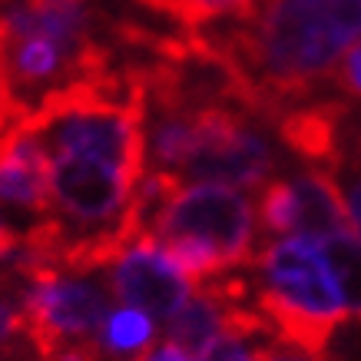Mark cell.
<instances>
[{"label": "cell", "instance_id": "6da1fadb", "mask_svg": "<svg viewBox=\"0 0 361 361\" xmlns=\"http://www.w3.org/2000/svg\"><path fill=\"white\" fill-rule=\"evenodd\" d=\"M361 40V0H262L219 47L252 113L305 103Z\"/></svg>", "mask_w": 361, "mask_h": 361}, {"label": "cell", "instance_id": "7a4b0ae2", "mask_svg": "<svg viewBox=\"0 0 361 361\" xmlns=\"http://www.w3.org/2000/svg\"><path fill=\"white\" fill-rule=\"evenodd\" d=\"M252 305L279 338L305 351H329L351 315L322 242L305 235H282L255 252Z\"/></svg>", "mask_w": 361, "mask_h": 361}, {"label": "cell", "instance_id": "3957f363", "mask_svg": "<svg viewBox=\"0 0 361 361\" xmlns=\"http://www.w3.org/2000/svg\"><path fill=\"white\" fill-rule=\"evenodd\" d=\"M255 209L242 189L179 183L159 202L146 232L196 285L245 269L255 259Z\"/></svg>", "mask_w": 361, "mask_h": 361}, {"label": "cell", "instance_id": "277c9868", "mask_svg": "<svg viewBox=\"0 0 361 361\" xmlns=\"http://www.w3.org/2000/svg\"><path fill=\"white\" fill-rule=\"evenodd\" d=\"M279 156L272 142L252 126L249 110L235 99L192 106V146L179 183H219L232 189L265 186Z\"/></svg>", "mask_w": 361, "mask_h": 361}, {"label": "cell", "instance_id": "5b68a950", "mask_svg": "<svg viewBox=\"0 0 361 361\" xmlns=\"http://www.w3.org/2000/svg\"><path fill=\"white\" fill-rule=\"evenodd\" d=\"M23 292V331L30 335L40 358L63 345L97 341L110 315V292L83 272L37 269Z\"/></svg>", "mask_w": 361, "mask_h": 361}, {"label": "cell", "instance_id": "8992f818", "mask_svg": "<svg viewBox=\"0 0 361 361\" xmlns=\"http://www.w3.org/2000/svg\"><path fill=\"white\" fill-rule=\"evenodd\" d=\"M110 295L156 322H169L196 295V282L149 232H140L110 259Z\"/></svg>", "mask_w": 361, "mask_h": 361}, {"label": "cell", "instance_id": "52a82bcc", "mask_svg": "<svg viewBox=\"0 0 361 361\" xmlns=\"http://www.w3.org/2000/svg\"><path fill=\"white\" fill-rule=\"evenodd\" d=\"M0 206L50 216V149L27 120L0 142Z\"/></svg>", "mask_w": 361, "mask_h": 361}, {"label": "cell", "instance_id": "ba28073f", "mask_svg": "<svg viewBox=\"0 0 361 361\" xmlns=\"http://www.w3.org/2000/svg\"><path fill=\"white\" fill-rule=\"evenodd\" d=\"M348 110L341 103H298L275 116L282 142L302 159L315 163L318 169H331L341 149V130H345Z\"/></svg>", "mask_w": 361, "mask_h": 361}, {"label": "cell", "instance_id": "9c48e42d", "mask_svg": "<svg viewBox=\"0 0 361 361\" xmlns=\"http://www.w3.org/2000/svg\"><path fill=\"white\" fill-rule=\"evenodd\" d=\"M292 196H295V232L305 239H329L338 232H355L345 209V196L338 189V179L329 169H305L288 176Z\"/></svg>", "mask_w": 361, "mask_h": 361}, {"label": "cell", "instance_id": "30bf717a", "mask_svg": "<svg viewBox=\"0 0 361 361\" xmlns=\"http://www.w3.org/2000/svg\"><path fill=\"white\" fill-rule=\"evenodd\" d=\"M149 345H156V318L130 305L110 308L97 335V348L103 358H140Z\"/></svg>", "mask_w": 361, "mask_h": 361}, {"label": "cell", "instance_id": "8fae6325", "mask_svg": "<svg viewBox=\"0 0 361 361\" xmlns=\"http://www.w3.org/2000/svg\"><path fill=\"white\" fill-rule=\"evenodd\" d=\"M140 4L173 17L183 27H202V23L222 20V17L245 20L262 0H140Z\"/></svg>", "mask_w": 361, "mask_h": 361}, {"label": "cell", "instance_id": "7c38bea8", "mask_svg": "<svg viewBox=\"0 0 361 361\" xmlns=\"http://www.w3.org/2000/svg\"><path fill=\"white\" fill-rule=\"evenodd\" d=\"M329 173L338 179V189H341V196H345V209H348L351 229H355V235L361 239V126H348V120H345L338 159L331 163Z\"/></svg>", "mask_w": 361, "mask_h": 361}, {"label": "cell", "instance_id": "4fadbf2b", "mask_svg": "<svg viewBox=\"0 0 361 361\" xmlns=\"http://www.w3.org/2000/svg\"><path fill=\"white\" fill-rule=\"evenodd\" d=\"M329 265L341 285V295L351 315H361V239L355 232H338L322 239Z\"/></svg>", "mask_w": 361, "mask_h": 361}, {"label": "cell", "instance_id": "5bb4252c", "mask_svg": "<svg viewBox=\"0 0 361 361\" xmlns=\"http://www.w3.org/2000/svg\"><path fill=\"white\" fill-rule=\"evenodd\" d=\"M269 338H279L275 331H226L206 355H199L196 361H259L262 348Z\"/></svg>", "mask_w": 361, "mask_h": 361}, {"label": "cell", "instance_id": "9a60e30c", "mask_svg": "<svg viewBox=\"0 0 361 361\" xmlns=\"http://www.w3.org/2000/svg\"><path fill=\"white\" fill-rule=\"evenodd\" d=\"M335 87L348 99H361V40L351 47L335 70Z\"/></svg>", "mask_w": 361, "mask_h": 361}, {"label": "cell", "instance_id": "2e32d148", "mask_svg": "<svg viewBox=\"0 0 361 361\" xmlns=\"http://www.w3.org/2000/svg\"><path fill=\"white\" fill-rule=\"evenodd\" d=\"M259 361H338L329 351H305L298 345H288L282 338H269L262 348V358Z\"/></svg>", "mask_w": 361, "mask_h": 361}, {"label": "cell", "instance_id": "e0dca14e", "mask_svg": "<svg viewBox=\"0 0 361 361\" xmlns=\"http://www.w3.org/2000/svg\"><path fill=\"white\" fill-rule=\"evenodd\" d=\"M23 331V312L0 295V348H7Z\"/></svg>", "mask_w": 361, "mask_h": 361}, {"label": "cell", "instance_id": "ac0fdd59", "mask_svg": "<svg viewBox=\"0 0 361 361\" xmlns=\"http://www.w3.org/2000/svg\"><path fill=\"white\" fill-rule=\"evenodd\" d=\"M136 361H196V358H192L183 345H176V341L163 338V341H156V345H149V348L142 351Z\"/></svg>", "mask_w": 361, "mask_h": 361}, {"label": "cell", "instance_id": "d6986e66", "mask_svg": "<svg viewBox=\"0 0 361 361\" xmlns=\"http://www.w3.org/2000/svg\"><path fill=\"white\" fill-rule=\"evenodd\" d=\"M17 245H20V235H17V232L7 226V222L0 219V259H4V255H11Z\"/></svg>", "mask_w": 361, "mask_h": 361}]
</instances>
